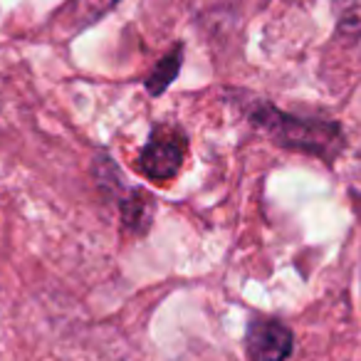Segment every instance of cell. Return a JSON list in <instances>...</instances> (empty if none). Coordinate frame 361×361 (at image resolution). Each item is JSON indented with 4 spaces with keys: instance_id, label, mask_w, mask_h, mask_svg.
Listing matches in <instances>:
<instances>
[{
    "instance_id": "1",
    "label": "cell",
    "mask_w": 361,
    "mask_h": 361,
    "mask_svg": "<svg viewBox=\"0 0 361 361\" xmlns=\"http://www.w3.org/2000/svg\"><path fill=\"white\" fill-rule=\"evenodd\" d=\"M250 119L275 144L285 146V149L307 151V154L319 156L324 161H331L344 146L339 126L331 121L300 119V116L285 114L270 104L252 106Z\"/></svg>"
},
{
    "instance_id": "2",
    "label": "cell",
    "mask_w": 361,
    "mask_h": 361,
    "mask_svg": "<svg viewBox=\"0 0 361 361\" xmlns=\"http://www.w3.org/2000/svg\"><path fill=\"white\" fill-rule=\"evenodd\" d=\"M188 151L186 134L173 124H159L139 154V169L151 180H171L183 166Z\"/></svg>"
},
{
    "instance_id": "3",
    "label": "cell",
    "mask_w": 361,
    "mask_h": 361,
    "mask_svg": "<svg viewBox=\"0 0 361 361\" xmlns=\"http://www.w3.org/2000/svg\"><path fill=\"white\" fill-rule=\"evenodd\" d=\"M245 354L250 361H285L292 354V331L282 322L257 317L247 324Z\"/></svg>"
},
{
    "instance_id": "4",
    "label": "cell",
    "mask_w": 361,
    "mask_h": 361,
    "mask_svg": "<svg viewBox=\"0 0 361 361\" xmlns=\"http://www.w3.org/2000/svg\"><path fill=\"white\" fill-rule=\"evenodd\" d=\"M114 3H119V0H70L67 18H72V23H77V25H85V23L104 16Z\"/></svg>"
},
{
    "instance_id": "5",
    "label": "cell",
    "mask_w": 361,
    "mask_h": 361,
    "mask_svg": "<svg viewBox=\"0 0 361 361\" xmlns=\"http://www.w3.org/2000/svg\"><path fill=\"white\" fill-rule=\"evenodd\" d=\"M334 13L341 32H361V0H334Z\"/></svg>"
},
{
    "instance_id": "6",
    "label": "cell",
    "mask_w": 361,
    "mask_h": 361,
    "mask_svg": "<svg viewBox=\"0 0 361 361\" xmlns=\"http://www.w3.org/2000/svg\"><path fill=\"white\" fill-rule=\"evenodd\" d=\"M178 62H180L178 52H173V55H169L159 67H156V72L151 75V80H149V92H151V94H161V92L169 87V82L173 80L176 72H178Z\"/></svg>"
}]
</instances>
